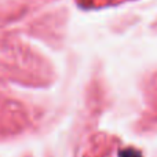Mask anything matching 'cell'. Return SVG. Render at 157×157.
I'll list each match as a JSON object with an SVG mask.
<instances>
[{
    "mask_svg": "<svg viewBox=\"0 0 157 157\" xmlns=\"http://www.w3.org/2000/svg\"><path fill=\"white\" fill-rule=\"evenodd\" d=\"M120 157H141V155L135 150H124V152H121Z\"/></svg>",
    "mask_w": 157,
    "mask_h": 157,
    "instance_id": "obj_1",
    "label": "cell"
}]
</instances>
